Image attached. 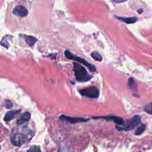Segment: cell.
<instances>
[{"mask_svg":"<svg viewBox=\"0 0 152 152\" xmlns=\"http://www.w3.org/2000/svg\"><path fill=\"white\" fill-rule=\"evenodd\" d=\"M144 110L145 112L152 115V103L147 104L144 107Z\"/></svg>","mask_w":152,"mask_h":152,"instance_id":"e0dca14e","label":"cell"},{"mask_svg":"<svg viewBox=\"0 0 152 152\" xmlns=\"http://www.w3.org/2000/svg\"><path fill=\"white\" fill-rule=\"evenodd\" d=\"M140 121L141 116L139 115H135L130 119L124 121L121 125L116 124V128L119 131H130L138 126Z\"/></svg>","mask_w":152,"mask_h":152,"instance_id":"3957f363","label":"cell"},{"mask_svg":"<svg viewBox=\"0 0 152 152\" xmlns=\"http://www.w3.org/2000/svg\"><path fill=\"white\" fill-rule=\"evenodd\" d=\"M9 36H10V35H7L5 37H4L0 42V45H2V46L5 47V48H8V46H9L8 42V39H10V38H8Z\"/></svg>","mask_w":152,"mask_h":152,"instance_id":"2e32d148","label":"cell"},{"mask_svg":"<svg viewBox=\"0 0 152 152\" xmlns=\"http://www.w3.org/2000/svg\"><path fill=\"white\" fill-rule=\"evenodd\" d=\"M93 118H103L107 121H114L116 124L121 125L124 122V120L122 118L113 115H107L104 116H93Z\"/></svg>","mask_w":152,"mask_h":152,"instance_id":"9c48e42d","label":"cell"},{"mask_svg":"<svg viewBox=\"0 0 152 152\" xmlns=\"http://www.w3.org/2000/svg\"><path fill=\"white\" fill-rule=\"evenodd\" d=\"M145 128H146V125L145 124H141L140 126H139L137 129L135 130V134L136 135H140L141 134H142L144 131H145Z\"/></svg>","mask_w":152,"mask_h":152,"instance_id":"5bb4252c","label":"cell"},{"mask_svg":"<svg viewBox=\"0 0 152 152\" xmlns=\"http://www.w3.org/2000/svg\"><path fill=\"white\" fill-rule=\"evenodd\" d=\"M64 54L65 56H66V58H67L69 59H71V60H74L79 62H81L82 64H83L84 65H86V66H87L88 68V69L91 71V72H95L96 70V68L95 67V66L91 64H90L89 62H88L86 60H85L83 58H81V57H79L78 56H76L74 54H72L70 51L66 50L64 52Z\"/></svg>","mask_w":152,"mask_h":152,"instance_id":"277c9868","label":"cell"},{"mask_svg":"<svg viewBox=\"0 0 152 152\" xmlns=\"http://www.w3.org/2000/svg\"><path fill=\"white\" fill-rule=\"evenodd\" d=\"M27 151H41V150L40 149V148L39 147L34 146V147H31Z\"/></svg>","mask_w":152,"mask_h":152,"instance_id":"d6986e66","label":"cell"},{"mask_svg":"<svg viewBox=\"0 0 152 152\" xmlns=\"http://www.w3.org/2000/svg\"><path fill=\"white\" fill-rule=\"evenodd\" d=\"M112 2H115V3H121V2H123L125 1H126L128 0H111Z\"/></svg>","mask_w":152,"mask_h":152,"instance_id":"ffe728a7","label":"cell"},{"mask_svg":"<svg viewBox=\"0 0 152 152\" xmlns=\"http://www.w3.org/2000/svg\"><path fill=\"white\" fill-rule=\"evenodd\" d=\"M12 13L16 16L24 17L27 15L28 11L22 5H17L13 9Z\"/></svg>","mask_w":152,"mask_h":152,"instance_id":"52a82bcc","label":"cell"},{"mask_svg":"<svg viewBox=\"0 0 152 152\" xmlns=\"http://www.w3.org/2000/svg\"><path fill=\"white\" fill-rule=\"evenodd\" d=\"M20 37H21L26 42V43L30 46H33L35 43L37 41V39L31 36H28V35H25V34H21L20 35Z\"/></svg>","mask_w":152,"mask_h":152,"instance_id":"8fae6325","label":"cell"},{"mask_svg":"<svg viewBox=\"0 0 152 152\" xmlns=\"http://www.w3.org/2000/svg\"><path fill=\"white\" fill-rule=\"evenodd\" d=\"M31 118V114L28 112H24L19 117V118L17 121V124L18 125H22L24 124H26Z\"/></svg>","mask_w":152,"mask_h":152,"instance_id":"ba28073f","label":"cell"},{"mask_svg":"<svg viewBox=\"0 0 152 152\" xmlns=\"http://www.w3.org/2000/svg\"><path fill=\"white\" fill-rule=\"evenodd\" d=\"M59 118L61 120H63V121L68 122L71 124L83 122H86L89 120L88 118H82V117H74V116H67V115H61Z\"/></svg>","mask_w":152,"mask_h":152,"instance_id":"8992f818","label":"cell"},{"mask_svg":"<svg viewBox=\"0 0 152 152\" xmlns=\"http://www.w3.org/2000/svg\"><path fill=\"white\" fill-rule=\"evenodd\" d=\"M34 135V132L27 128H24L21 130L14 128L10 134L11 142L14 146L20 147L26 143L29 142Z\"/></svg>","mask_w":152,"mask_h":152,"instance_id":"6da1fadb","label":"cell"},{"mask_svg":"<svg viewBox=\"0 0 152 152\" xmlns=\"http://www.w3.org/2000/svg\"><path fill=\"white\" fill-rule=\"evenodd\" d=\"M80 94L83 96H86L89 98H97L99 95V91L96 87H88L81 89L79 91Z\"/></svg>","mask_w":152,"mask_h":152,"instance_id":"5b68a950","label":"cell"},{"mask_svg":"<svg viewBox=\"0 0 152 152\" xmlns=\"http://www.w3.org/2000/svg\"><path fill=\"white\" fill-rule=\"evenodd\" d=\"M117 18L121 20L122 21H124L126 23V24H132L135 23L137 21V18L135 17H117Z\"/></svg>","mask_w":152,"mask_h":152,"instance_id":"4fadbf2b","label":"cell"},{"mask_svg":"<svg viewBox=\"0 0 152 152\" xmlns=\"http://www.w3.org/2000/svg\"><path fill=\"white\" fill-rule=\"evenodd\" d=\"M5 106L7 109H11L12 106V103L10 100H5Z\"/></svg>","mask_w":152,"mask_h":152,"instance_id":"ac0fdd59","label":"cell"},{"mask_svg":"<svg viewBox=\"0 0 152 152\" xmlns=\"http://www.w3.org/2000/svg\"><path fill=\"white\" fill-rule=\"evenodd\" d=\"M91 56L96 61H102V56H101V55L100 53H99L97 52H96V51H94L93 52L91 53L90 54Z\"/></svg>","mask_w":152,"mask_h":152,"instance_id":"9a60e30c","label":"cell"},{"mask_svg":"<svg viewBox=\"0 0 152 152\" xmlns=\"http://www.w3.org/2000/svg\"><path fill=\"white\" fill-rule=\"evenodd\" d=\"M21 112V110H12L7 112L4 118V120L5 122H9L12 119H14Z\"/></svg>","mask_w":152,"mask_h":152,"instance_id":"30bf717a","label":"cell"},{"mask_svg":"<svg viewBox=\"0 0 152 152\" xmlns=\"http://www.w3.org/2000/svg\"><path fill=\"white\" fill-rule=\"evenodd\" d=\"M128 87H129V88L131 90L133 91L134 92L137 91V84L134 80V79L132 77L129 78L128 80Z\"/></svg>","mask_w":152,"mask_h":152,"instance_id":"7c38bea8","label":"cell"},{"mask_svg":"<svg viewBox=\"0 0 152 152\" xmlns=\"http://www.w3.org/2000/svg\"><path fill=\"white\" fill-rule=\"evenodd\" d=\"M73 71L75 79L78 82L85 83L92 78V76L88 73L86 69L76 62H73Z\"/></svg>","mask_w":152,"mask_h":152,"instance_id":"7a4b0ae2","label":"cell"}]
</instances>
